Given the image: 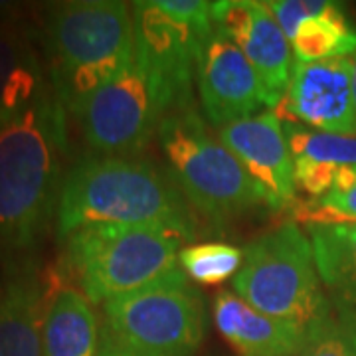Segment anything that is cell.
<instances>
[{
  "label": "cell",
  "mask_w": 356,
  "mask_h": 356,
  "mask_svg": "<svg viewBox=\"0 0 356 356\" xmlns=\"http://www.w3.org/2000/svg\"><path fill=\"white\" fill-rule=\"evenodd\" d=\"M65 109L48 89L0 127V255L4 269L32 266L64 186Z\"/></svg>",
  "instance_id": "1"
},
{
  "label": "cell",
  "mask_w": 356,
  "mask_h": 356,
  "mask_svg": "<svg viewBox=\"0 0 356 356\" xmlns=\"http://www.w3.org/2000/svg\"><path fill=\"white\" fill-rule=\"evenodd\" d=\"M88 226H153L188 243L198 236L192 206L172 177L135 154H93L65 172L56 214L58 236L65 240Z\"/></svg>",
  "instance_id": "2"
},
{
  "label": "cell",
  "mask_w": 356,
  "mask_h": 356,
  "mask_svg": "<svg viewBox=\"0 0 356 356\" xmlns=\"http://www.w3.org/2000/svg\"><path fill=\"white\" fill-rule=\"evenodd\" d=\"M51 91L65 111L117 77L135 60L133 8L121 0H74L46 22Z\"/></svg>",
  "instance_id": "3"
},
{
  "label": "cell",
  "mask_w": 356,
  "mask_h": 356,
  "mask_svg": "<svg viewBox=\"0 0 356 356\" xmlns=\"http://www.w3.org/2000/svg\"><path fill=\"white\" fill-rule=\"evenodd\" d=\"M186 243L153 226H88L65 238V264L89 303L103 305L180 267Z\"/></svg>",
  "instance_id": "4"
},
{
  "label": "cell",
  "mask_w": 356,
  "mask_h": 356,
  "mask_svg": "<svg viewBox=\"0 0 356 356\" xmlns=\"http://www.w3.org/2000/svg\"><path fill=\"white\" fill-rule=\"evenodd\" d=\"M168 175L196 212L228 220L264 204L261 192L236 154L210 133L194 107L172 111L159 127Z\"/></svg>",
  "instance_id": "5"
},
{
  "label": "cell",
  "mask_w": 356,
  "mask_h": 356,
  "mask_svg": "<svg viewBox=\"0 0 356 356\" xmlns=\"http://www.w3.org/2000/svg\"><path fill=\"white\" fill-rule=\"evenodd\" d=\"M234 293L264 315L305 331L327 305L311 240L295 222L266 232L243 248Z\"/></svg>",
  "instance_id": "6"
},
{
  "label": "cell",
  "mask_w": 356,
  "mask_h": 356,
  "mask_svg": "<svg viewBox=\"0 0 356 356\" xmlns=\"http://www.w3.org/2000/svg\"><path fill=\"white\" fill-rule=\"evenodd\" d=\"M105 329L145 356H192L202 343L204 307L182 267L103 303Z\"/></svg>",
  "instance_id": "7"
},
{
  "label": "cell",
  "mask_w": 356,
  "mask_h": 356,
  "mask_svg": "<svg viewBox=\"0 0 356 356\" xmlns=\"http://www.w3.org/2000/svg\"><path fill=\"white\" fill-rule=\"evenodd\" d=\"M135 54L163 89L170 113L192 107V79L214 28L212 2L140 0L133 4Z\"/></svg>",
  "instance_id": "8"
},
{
  "label": "cell",
  "mask_w": 356,
  "mask_h": 356,
  "mask_svg": "<svg viewBox=\"0 0 356 356\" xmlns=\"http://www.w3.org/2000/svg\"><path fill=\"white\" fill-rule=\"evenodd\" d=\"M170 107L163 89L135 60L109 83L89 95L76 117L83 139L97 154L133 156L149 145Z\"/></svg>",
  "instance_id": "9"
},
{
  "label": "cell",
  "mask_w": 356,
  "mask_h": 356,
  "mask_svg": "<svg viewBox=\"0 0 356 356\" xmlns=\"http://www.w3.org/2000/svg\"><path fill=\"white\" fill-rule=\"evenodd\" d=\"M196 83L204 117L216 129L271 109L254 65L218 26L208 34L198 56Z\"/></svg>",
  "instance_id": "10"
},
{
  "label": "cell",
  "mask_w": 356,
  "mask_h": 356,
  "mask_svg": "<svg viewBox=\"0 0 356 356\" xmlns=\"http://www.w3.org/2000/svg\"><path fill=\"white\" fill-rule=\"evenodd\" d=\"M283 113L295 123L323 133L356 137V99L350 58L293 64L291 79L283 95Z\"/></svg>",
  "instance_id": "11"
},
{
  "label": "cell",
  "mask_w": 356,
  "mask_h": 356,
  "mask_svg": "<svg viewBox=\"0 0 356 356\" xmlns=\"http://www.w3.org/2000/svg\"><path fill=\"white\" fill-rule=\"evenodd\" d=\"M214 26L234 40L254 65L264 83L271 109L283 99L293 72L291 42L267 2L220 0L212 2Z\"/></svg>",
  "instance_id": "12"
},
{
  "label": "cell",
  "mask_w": 356,
  "mask_h": 356,
  "mask_svg": "<svg viewBox=\"0 0 356 356\" xmlns=\"http://www.w3.org/2000/svg\"><path fill=\"white\" fill-rule=\"evenodd\" d=\"M218 137L242 163L261 192L264 204L281 210L293 202L297 184L291 151L275 109H266L218 129Z\"/></svg>",
  "instance_id": "13"
},
{
  "label": "cell",
  "mask_w": 356,
  "mask_h": 356,
  "mask_svg": "<svg viewBox=\"0 0 356 356\" xmlns=\"http://www.w3.org/2000/svg\"><path fill=\"white\" fill-rule=\"evenodd\" d=\"M212 311L218 331L240 356H293L301 350L303 329L264 315L236 293H218Z\"/></svg>",
  "instance_id": "14"
},
{
  "label": "cell",
  "mask_w": 356,
  "mask_h": 356,
  "mask_svg": "<svg viewBox=\"0 0 356 356\" xmlns=\"http://www.w3.org/2000/svg\"><path fill=\"white\" fill-rule=\"evenodd\" d=\"M44 315L34 264L6 271L0 295V356H44Z\"/></svg>",
  "instance_id": "15"
},
{
  "label": "cell",
  "mask_w": 356,
  "mask_h": 356,
  "mask_svg": "<svg viewBox=\"0 0 356 356\" xmlns=\"http://www.w3.org/2000/svg\"><path fill=\"white\" fill-rule=\"evenodd\" d=\"M44 356H99L97 315L83 293L62 287L46 307L42 329Z\"/></svg>",
  "instance_id": "16"
},
{
  "label": "cell",
  "mask_w": 356,
  "mask_h": 356,
  "mask_svg": "<svg viewBox=\"0 0 356 356\" xmlns=\"http://www.w3.org/2000/svg\"><path fill=\"white\" fill-rule=\"evenodd\" d=\"M38 56L18 32L0 28V127L48 91Z\"/></svg>",
  "instance_id": "17"
},
{
  "label": "cell",
  "mask_w": 356,
  "mask_h": 356,
  "mask_svg": "<svg viewBox=\"0 0 356 356\" xmlns=\"http://www.w3.org/2000/svg\"><path fill=\"white\" fill-rule=\"evenodd\" d=\"M321 283L356 309V224H305Z\"/></svg>",
  "instance_id": "18"
},
{
  "label": "cell",
  "mask_w": 356,
  "mask_h": 356,
  "mask_svg": "<svg viewBox=\"0 0 356 356\" xmlns=\"http://www.w3.org/2000/svg\"><path fill=\"white\" fill-rule=\"evenodd\" d=\"M289 42L295 62L303 64L348 58L356 54V30L339 4H334L327 14L303 22Z\"/></svg>",
  "instance_id": "19"
},
{
  "label": "cell",
  "mask_w": 356,
  "mask_h": 356,
  "mask_svg": "<svg viewBox=\"0 0 356 356\" xmlns=\"http://www.w3.org/2000/svg\"><path fill=\"white\" fill-rule=\"evenodd\" d=\"M299 356H356V309L337 297L309 325Z\"/></svg>",
  "instance_id": "20"
},
{
  "label": "cell",
  "mask_w": 356,
  "mask_h": 356,
  "mask_svg": "<svg viewBox=\"0 0 356 356\" xmlns=\"http://www.w3.org/2000/svg\"><path fill=\"white\" fill-rule=\"evenodd\" d=\"M285 135L293 165H317L343 168L356 165V137L323 133L301 123L287 121Z\"/></svg>",
  "instance_id": "21"
},
{
  "label": "cell",
  "mask_w": 356,
  "mask_h": 356,
  "mask_svg": "<svg viewBox=\"0 0 356 356\" xmlns=\"http://www.w3.org/2000/svg\"><path fill=\"white\" fill-rule=\"evenodd\" d=\"M242 264L243 250L224 242L192 243L182 248L178 255V266L188 280L202 285H218L236 277Z\"/></svg>",
  "instance_id": "22"
},
{
  "label": "cell",
  "mask_w": 356,
  "mask_h": 356,
  "mask_svg": "<svg viewBox=\"0 0 356 356\" xmlns=\"http://www.w3.org/2000/svg\"><path fill=\"white\" fill-rule=\"evenodd\" d=\"M305 224H356V182L346 192H329L301 206Z\"/></svg>",
  "instance_id": "23"
},
{
  "label": "cell",
  "mask_w": 356,
  "mask_h": 356,
  "mask_svg": "<svg viewBox=\"0 0 356 356\" xmlns=\"http://www.w3.org/2000/svg\"><path fill=\"white\" fill-rule=\"evenodd\" d=\"M334 4L337 2H329V0H271L267 2L269 10L273 13L281 30L289 40L303 22L327 14Z\"/></svg>",
  "instance_id": "24"
},
{
  "label": "cell",
  "mask_w": 356,
  "mask_h": 356,
  "mask_svg": "<svg viewBox=\"0 0 356 356\" xmlns=\"http://www.w3.org/2000/svg\"><path fill=\"white\" fill-rule=\"evenodd\" d=\"M99 356H145L133 350L131 346L121 343L109 329H102V346H99Z\"/></svg>",
  "instance_id": "25"
},
{
  "label": "cell",
  "mask_w": 356,
  "mask_h": 356,
  "mask_svg": "<svg viewBox=\"0 0 356 356\" xmlns=\"http://www.w3.org/2000/svg\"><path fill=\"white\" fill-rule=\"evenodd\" d=\"M350 64H353V89H355V99H356V54L350 56Z\"/></svg>",
  "instance_id": "26"
},
{
  "label": "cell",
  "mask_w": 356,
  "mask_h": 356,
  "mask_svg": "<svg viewBox=\"0 0 356 356\" xmlns=\"http://www.w3.org/2000/svg\"><path fill=\"white\" fill-rule=\"evenodd\" d=\"M2 291H4V283L0 281V295H2Z\"/></svg>",
  "instance_id": "27"
}]
</instances>
